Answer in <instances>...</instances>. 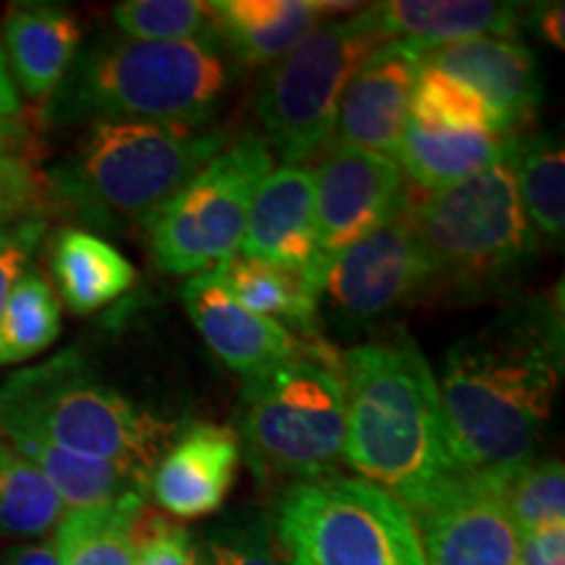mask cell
Here are the masks:
<instances>
[{
	"mask_svg": "<svg viewBox=\"0 0 565 565\" xmlns=\"http://www.w3.org/2000/svg\"><path fill=\"white\" fill-rule=\"evenodd\" d=\"M561 322L550 309L515 312L445 353L440 404L461 477L505 490L534 461L561 385Z\"/></svg>",
	"mask_w": 565,
	"mask_h": 565,
	"instance_id": "1",
	"label": "cell"
},
{
	"mask_svg": "<svg viewBox=\"0 0 565 565\" xmlns=\"http://www.w3.org/2000/svg\"><path fill=\"white\" fill-rule=\"evenodd\" d=\"M343 461L408 511L458 482L437 377L412 341L356 345L343 356Z\"/></svg>",
	"mask_w": 565,
	"mask_h": 565,
	"instance_id": "2",
	"label": "cell"
},
{
	"mask_svg": "<svg viewBox=\"0 0 565 565\" xmlns=\"http://www.w3.org/2000/svg\"><path fill=\"white\" fill-rule=\"evenodd\" d=\"M231 84L217 34L145 42L103 34L71 63L42 108L47 124L141 121L202 129Z\"/></svg>",
	"mask_w": 565,
	"mask_h": 565,
	"instance_id": "3",
	"label": "cell"
},
{
	"mask_svg": "<svg viewBox=\"0 0 565 565\" xmlns=\"http://www.w3.org/2000/svg\"><path fill=\"white\" fill-rule=\"evenodd\" d=\"M175 433L173 422L110 387L74 349L13 372L0 387L3 437H32L147 477Z\"/></svg>",
	"mask_w": 565,
	"mask_h": 565,
	"instance_id": "4",
	"label": "cell"
},
{
	"mask_svg": "<svg viewBox=\"0 0 565 565\" xmlns=\"http://www.w3.org/2000/svg\"><path fill=\"white\" fill-rule=\"evenodd\" d=\"M225 129L141 121H95L76 154L51 173V200L87 223H141L228 145Z\"/></svg>",
	"mask_w": 565,
	"mask_h": 565,
	"instance_id": "5",
	"label": "cell"
},
{
	"mask_svg": "<svg viewBox=\"0 0 565 565\" xmlns=\"http://www.w3.org/2000/svg\"><path fill=\"white\" fill-rule=\"evenodd\" d=\"M233 435L259 477L294 484L333 477L345 443L343 362L303 343L296 356L246 377Z\"/></svg>",
	"mask_w": 565,
	"mask_h": 565,
	"instance_id": "6",
	"label": "cell"
},
{
	"mask_svg": "<svg viewBox=\"0 0 565 565\" xmlns=\"http://www.w3.org/2000/svg\"><path fill=\"white\" fill-rule=\"evenodd\" d=\"M412 221L429 265V288L448 294L490 291L534 254L536 236L515 192L508 152L443 192H412Z\"/></svg>",
	"mask_w": 565,
	"mask_h": 565,
	"instance_id": "7",
	"label": "cell"
},
{
	"mask_svg": "<svg viewBox=\"0 0 565 565\" xmlns=\"http://www.w3.org/2000/svg\"><path fill=\"white\" fill-rule=\"evenodd\" d=\"M275 542L286 565H427L412 511L362 477L288 487Z\"/></svg>",
	"mask_w": 565,
	"mask_h": 565,
	"instance_id": "8",
	"label": "cell"
},
{
	"mask_svg": "<svg viewBox=\"0 0 565 565\" xmlns=\"http://www.w3.org/2000/svg\"><path fill=\"white\" fill-rule=\"evenodd\" d=\"M383 42L370 9H364L317 24L270 68L257 95V116L267 147L273 145L286 166H299L333 139L345 84Z\"/></svg>",
	"mask_w": 565,
	"mask_h": 565,
	"instance_id": "9",
	"label": "cell"
},
{
	"mask_svg": "<svg viewBox=\"0 0 565 565\" xmlns=\"http://www.w3.org/2000/svg\"><path fill=\"white\" fill-rule=\"evenodd\" d=\"M270 171V147L259 134L231 139L147 221L154 263L173 275H200L236 257L252 196Z\"/></svg>",
	"mask_w": 565,
	"mask_h": 565,
	"instance_id": "10",
	"label": "cell"
},
{
	"mask_svg": "<svg viewBox=\"0 0 565 565\" xmlns=\"http://www.w3.org/2000/svg\"><path fill=\"white\" fill-rule=\"evenodd\" d=\"M312 181L315 257L301 280L320 301L328 265L406 202L408 181L393 158L351 145L330 147L312 171Z\"/></svg>",
	"mask_w": 565,
	"mask_h": 565,
	"instance_id": "11",
	"label": "cell"
},
{
	"mask_svg": "<svg viewBox=\"0 0 565 565\" xmlns=\"http://www.w3.org/2000/svg\"><path fill=\"white\" fill-rule=\"evenodd\" d=\"M424 291L429 265L412 221V192L385 223L338 254L322 282V296L353 320L391 312Z\"/></svg>",
	"mask_w": 565,
	"mask_h": 565,
	"instance_id": "12",
	"label": "cell"
},
{
	"mask_svg": "<svg viewBox=\"0 0 565 565\" xmlns=\"http://www.w3.org/2000/svg\"><path fill=\"white\" fill-rule=\"evenodd\" d=\"M412 515L427 565H521V532L498 487L463 477Z\"/></svg>",
	"mask_w": 565,
	"mask_h": 565,
	"instance_id": "13",
	"label": "cell"
},
{
	"mask_svg": "<svg viewBox=\"0 0 565 565\" xmlns=\"http://www.w3.org/2000/svg\"><path fill=\"white\" fill-rule=\"evenodd\" d=\"M424 47L408 40L377 45L351 74L338 108L333 145L395 158L408 124L412 95L424 68Z\"/></svg>",
	"mask_w": 565,
	"mask_h": 565,
	"instance_id": "14",
	"label": "cell"
},
{
	"mask_svg": "<svg viewBox=\"0 0 565 565\" xmlns=\"http://www.w3.org/2000/svg\"><path fill=\"white\" fill-rule=\"evenodd\" d=\"M424 63L475 89L490 108L500 137L513 139L536 118L540 68L519 38H477L424 53Z\"/></svg>",
	"mask_w": 565,
	"mask_h": 565,
	"instance_id": "15",
	"label": "cell"
},
{
	"mask_svg": "<svg viewBox=\"0 0 565 565\" xmlns=\"http://www.w3.org/2000/svg\"><path fill=\"white\" fill-rule=\"evenodd\" d=\"M242 448L228 427L196 422L179 429L150 477L154 503L171 519H202L221 511L236 482Z\"/></svg>",
	"mask_w": 565,
	"mask_h": 565,
	"instance_id": "16",
	"label": "cell"
},
{
	"mask_svg": "<svg viewBox=\"0 0 565 565\" xmlns=\"http://www.w3.org/2000/svg\"><path fill=\"white\" fill-rule=\"evenodd\" d=\"M181 299L194 328L225 366L242 377L270 370L301 351V338L267 317L242 307L215 270L192 275L181 288Z\"/></svg>",
	"mask_w": 565,
	"mask_h": 565,
	"instance_id": "17",
	"label": "cell"
},
{
	"mask_svg": "<svg viewBox=\"0 0 565 565\" xmlns=\"http://www.w3.org/2000/svg\"><path fill=\"white\" fill-rule=\"evenodd\" d=\"M315 181L303 166L273 168L252 196L242 257L303 275L315 257Z\"/></svg>",
	"mask_w": 565,
	"mask_h": 565,
	"instance_id": "18",
	"label": "cell"
},
{
	"mask_svg": "<svg viewBox=\"0 0 565 565\" xmlns=\"http://www.w3.org/2000/svg\"><path fill=\"white\" fill-rule=\"evenodd\" d=\"M380 38L408 40L424 51L477 38H515L524 11L494 0H391L370 6Z\"/></svg>",
	"mask_w": 565,
	"mask_h": 565,
	"instance_id": "19",
	"label": "cell"
},
{
	"mask_svg": "<svg viewBox=\"0 0 565 565\" xmlns=\"http://www.w3.org/2000/svg\"><path fill=\"white\" fill-rule=\"evenodd\" d=\"M3 42L13 84L30 100H47L79 55L82 24L61 6L19 3L6 13Z\"/></svg>",
	"mask_w": 565,
	"mask_h": 565,
	"instance_id": "20",
	"label": "cell"
},
{
	"mask_svg": "<svg viewBox=\"0 0 565 565\" xmlns=\"http://www.w3.org/2000/svg\"><path fill=\"white\" fill-rule=\"evenodd\" d=\"M338 6L322 0H212L207 9L225 51L246 66H270L286 58L322 13Z\"/></svg>",
	"mask_w": 565,
	"mask_h": 565,
	"instance_id": "21",
	"label": "cell"
},
{
	"mask_svg": "<svg viewBox=\"0 0 565 565\" xmlns=\"http://www.w3.org/2000/svg\"><path fill=\"white\" fill-rule=\"evenodd\" d=\"M6 440L40 471L66 511L134 503V500H147L150 494V477L126 466L68 454L32 437H6Z\"/></svg>",
	"mask_w": 565,
	"mask_h": 565,
	"instance_id": "22",
	"label": "cell"
},
{
	"mask_svg": "<svg viewBox=\"0 0 565 565\" xmlns=\"http://www.w3.org/2000/svg\"><path fill=\"white\" fill-rule=\"evenodd\" d=\"M511 139L477 131H437L408 121L395 162L419 194L463 183L505 158Z\"/></svg>",
	"mask_w": 565,
	"mask_h": 565,
	"instance_id": "23",
	"label": "cell"
},
{
	"mask_svg": "<svg viewBox=\"0 0 565 565\" xmlns=\"http://www.w3.org/2000/svg\"><path fill=\"white\" fill-rule=\"evenodd\" d=\"M51 270L68 309L89 315L124 296L137 280L129 259L89 231L66 228L55 236Z\"/></svg>",
	"mask_w": 565,
	"mask_h": 565,
	"instance_id": "24",
	"label": "cell"
},
{
	"mask_svg": "<svg viewBox=\"0 0 565 565\" xmlns=\"http://www.w3.org/2000/svg\"><path fill=\"white\" fill-rule=\"evenodd\" d=\"M215 275L223 280L233 299L249 312L275 320L294 335H312L317 330L320 301L309 291L301 275L257 263V259L238 257V254L228 263L217 265Z\"/></svg>",
	"mask_w": 565,
	"mask_h": 565,
	"instance_id": "25",
	"label": "cell"
},
{
	"mask_svg": "<svg viewBox=\"0 0 565 565\" xmlns=\"http://www.w3.org/2000/svg\"><path fill=\"white\" fill-rule=\"evenodd\" d=\"M515 192L532 231L563 238L565 231V154L555 134L513 137L511 150Z\"/></svg>",
	"mask_w": 565,
	"mask_h": 565,
	"instance_id": "26",
	"label": "cell"
},
{
	"mask_svg": "<svg viewBox=\"0 0 565 565\" xmlns=\"http://www.w3.org/2000/svg\"><path fill=\"white\" fill-rule=\"evenodd\" d=\"M147 500L66 511L55 526L61 565H134V524Z\"/></svg>",
	"mask_w": 565,
	"mask_h": 565,
	"instance_id": "27",
	"label": "cell"
},
{
	"mask_svg": "<svg viewBox=\"0 0 565 565\" xmlns=\"http://www.w3.org/2000/svg\"><path fill=\"white\" fill-rule=\"evenodd\" d=\"M61 303L45 275L24 267L0 312V366L21 364L58 341Z\"/></svg>",
	"mask_w": 565,
	"mask_h": 565,
	"instance_id": "28",
	"label": "cell"
},
{
	"mask_svg": "<svg viewBox=\"0 0 565 565\" xmlns=\"http://www.w3.org/2000/svg\"><path fill=\"white\" fill-rule=\"evenodd\" d=\"M66 508L34 466L0 435V534L55 532Z\"/></svg>",
	"mask_w": 565,
	"mask_h": 565,
	"instance_id": "29",
	"label": "cell"
},
{
	"mask_svg": "<svg viewBox=\"0 0 565 565\" xmlns=\"http://www.w3.org/2000/svg\"><path fill=\"white\" fill-rule=\"evenodd\" d=\"M408 121L424 126V129L437 131H477V134H498V124L490 108L475 89L466 87L463 82L443 74L424 63L419 79H416L412 108H408Z\"/></svg>",
	"mask_w": 565,
	"mask_h": 565,
	"instance_id": "30",
	"label": "cell"
},
{
	"mask_svg": "<svg viewBox=\"0 0 565 565\" xmlns=\"http://www.w3.org/2000/svg\"><path fill=\"white\" fill-rule=\"evenodd\" d=\"M124 38L145 42H189L212 38V17L200 0H124L113 9Z\"/></svg>",
	"mask_w": 565,
	"mask_h": 565,
	"instance_id": "31",
	"label": "cell"
},
{
	"mask_svg": "<svg viewBox=\"0 0 565 565\" xmlns=\"http://www.w3.org/2000/svg\"><path fill=\"white\" fill-rule=\"evenodd\" d=\"M505 505L521 534L565 524V471L561 461H532L503 490Z\"/></svg>",
	"mask_w": 565,
	"mask_h": 565,
	"instance_id": "32",
	"label": "cell"
},
{
	"mask_svg": "<svg viewBox=\"0 0 565 565\" xmlns=\"http://www.w3.org/2000/svg\"><path fill=\"white\" fill-rule=\"evenodd\" d=\"M192 536L171 515L139 513L134 524V565H194Z\"/></svg>",
	"mask_w": 565,
	"mask_h": 565,
	"instance_id": "33",
	"label": "cell"
},
{
	"mask_svg": "<svg viewBox=\"0 0 565 565\" xmlns=\"http://www.w3.org/2000/svg\"><path fill=\"white\" fill-rule=\"evenodd\" d=\"M210 565H286L278 542L263 526H233L210 540Z\"/></svg>",
	"mask_w": 565,
	"mask_h": 565,
	"instance_id": "34",
	"label": "cell"
},
{
	"mask_svg": "<svg viewBox=\"0 0 565 565\" xmlns=\"http://www.w3.org/2000/svg\"><path fill=\"white\" fill-rule=\"evenodd\" d=\"M51 202L47 181L38 171L0 179V231L24 221H40L42 210Z\"/></svg>",
	"mask_w": 565,
	"mask_h": 565,
	"instance_id": "35",
	"label": "cell"
},
{
	"mask_svg": "<svg viewBox=\"0 0 565 565\" xmlns=\"http://www.w3.org/2000/svg\"><path fill=\"white\" fill-rule=\"evenodd\" d=\"M45 233V221H24L0 231V312L9 299L11 286L30 263L34 246Z\"/></svg>",
	"mask_w": 565,
	"mask_h": 565,
	"instance_id": "36",
	"label": "cell"
},
{
	"mask_svg": "<svg viewBox=\"0 0 565 565\" xmlns=\"http://www.w3.org/2000/svg\"><path fill=\"white\" fill-rule=\"evenodd\" d=\"M38 154V137L30 124L21 121L19 116L0 118V179L34 173Z\"/></svg>",
	"mask_w": 565,
	"mask_h": 565,
	"instance_id": "37",
	"label": "cell"
},
{
	"mask_svg": "<svg viewBox=\"0 0 565 565\" xmlns=\"http://www.w3.org/2000/svg\"><path fill=\"white\" fill-rule=\"evenodd\" d=\"M521 565H565V524H553L521 534Z\"/></svg>",
	"mask_w": 565,
	"mask_h": 565,
	"instance_id": "38",
	"label": "cell"
},
{
	"mask_svg": "<svg viewBox=\"0 0 565 565\" xmlns=\"http://www.w3.org/2000/svg\"><path fill=\"white\" fill-rule=\"evenodd\" d=\"M3 565H61L53 542L17 545L3 555Z\"/></svg>",
	"mask_w": 565,
	"mask_h": 565,
	"instance_id": "39",
	"label": "cell"
},
{
	"mask_svg": "<svg viewBox=\"0 0 565 565\" xmlns=\"http://www.w3.org/2000/svg\"><path fill=\"white\" fill-rule=\"evenodd\" d=\"M21 103H19V89L11 79L9 63H6V53L0 47V118H13L19 116Z\"/></svg>",
	"mask_w": 565,
	"mask_h": 565,
	"instance_id": "40",
	"label": "cell"
},
{
	"mask_svg": "<svg viewBox=\"0 0 565 565\" xmlns=\"http://www.w3.org/2000/svg\"><path fill=\"white\" fill-rule=\"evenodd\" d=\"M540 32L553 42L555 47H565V26H563V6H550L547 11L540 13Z\"/></svg>",
	"mask_w": 565,
	"mask_h": 565,
	"instance_id": "41",
	"label": "cell"
},
{
	"mask_svg": "<svg viewBox=\"0 0 565 565\" xmlns=\"http://www.w3.org/2000/svg\"><path fill=\"white\" fill-rule=\"evenodd\" d=\"M194 565H210V563H207V555H200V553H196V561H194Z\"/></svg>",
	"mask_w": 565,
	"mask_h": 565,
	"instance_id": "42",
	"label": "cell"
}]
</instances>
